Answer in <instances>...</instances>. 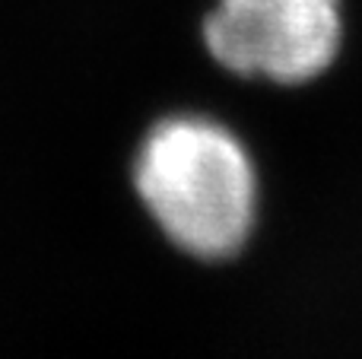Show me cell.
<instances>
[{"label":"cell","instance_id":"1","mask_svg":"<svg viewBox=\"0 0 362 359\" xmlns=\"http://www.w3.org/2000/svg\"><path fill=\"white\" fill-rule=\"evenodd\" d=\"M131 182L159 233L197 261L235 258L257 226V165L245 140L210 114L159 118L140 140Z\"/></svg>","mask_w":362,"mask_h":359},{"label":"cell","instance_id":"2","mask_svg":"<svg viewBox=\"0 0 362 359\" xmlns=\"http://www.w3.org/2000/svg\"><path fill=\"white\" fill-rule=\"evenodd\" d=\"M200 35L229 73L302 86L325 76L344 48V0H216Z\"/></svg>","mask_w":362,"mask_h":359}]
</instances>
